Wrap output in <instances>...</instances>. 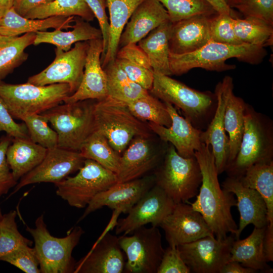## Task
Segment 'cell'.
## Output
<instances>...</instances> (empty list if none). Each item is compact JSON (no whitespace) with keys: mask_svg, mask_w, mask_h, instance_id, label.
<instances>
[{"mask_svg":"<svg viewBox=\"0 0 273 273\" xmlns=\"http://www.w3.org/2000/svg\"><path fill=\"white\" fill-rule=\"evenodd\" d=\"M144 0H106L109 13V40L106 53L101 61L104 68L115 60L121 33L138 6Z\"/></svg>","mask_w":273,"mask_h":273,"instance_id":"33","label":"cell"},{"mask_svg":"<svg viewBox=\"0 0 273 273\" xmlns=\"http://www.w3.org/2000/svg\"><path fill=\"white\" fill-rule=\"evenodd\" d=\"M155 185L154 174L128 181L117 183L93 198L77 223L90 213L104 206L127 214Z\"/></svg>","mask_w":273,"mask_h":273,"instance_id":"17","label":"cell"},{"mask_svg":"<svg viewBox=\"0 0 273 273\" xmlns=\"http://www.w3.org/2000/svg\"><path fill=\"white\" fill-rule=\"evenodd\" d=\"M154 175L155 185L175 204L188 203L196 196L202 182L200 168L195 156L181 157L171 144Z\"/></svg>","mask_w":273,"mask_h":273,"instance_id":"6","label":"cell"},{"mask_svg":"<svg viewBox=\"0 0 273 273\" xmlns=\"http://www.w3.org/2000/svg\"><path fill=\"white\" fill-rule=\"evenodd\" d=\"M102 38L89 40L83 75L77 89L66 97L64 103L85 100H101L107 97V77L102 66Z\"/></svg>","mask_w":273,"mask_h":273,"instance_id":"20","label":"cell"},{"mask_svg":"<svg viewBox=\"0 0 273 273\" xmlns=\"http://www.w3.org/2000/svg\"><path fill=\"white\" fill-rule=\"evenodd\" d=\"M132 233L118 237L127 258L124 272L157 273L165 252L159 229L157 226L144 225Z\"/></svg>","mask_w":273,"mask_h":273,"instance_id":"11","label":"cell"},{"mask_svg":"<svg viewBox=\"0 0 273 273\" xmlns=\"http://www.w3.org/2000/svg\"><path fill=\"white\" fill-rule=\"evenodd\" d=\"M214 94L216 108L206 130L201 131L200 138L202 143L211 146L217 172L220 174L225 171L228 165L230 145L224 125L225 100L219 82L215 86Z\"/></svg>","mask_w":273,"mask_h":273,"instance_id":"27","label":"cell"},{"mask_svg":"<svg viewBox=\"0 0 273 273\" xmlns=\"http://www.w3.org/2000/svg\"><path fill=\"white\" fill-rule=\"evenodd\" d=\"M235 236L222 239L206 236L178 246L182 259L191 272L219 273L229 261Z\"/></svg>","mask_w":273,"mask_h":273,"instance_id":"13","label":"cell"},{"mask_svg":"<svg viewBox=\"0 0 273 273\" xmlns=\"http://www.w3.org/2000/svg\"><path fill=\"white\" fill-rule=\"evenodd\" d=\"M211 17L196 15L172 23L169 38L170 53L176 55L190 53L210 41Z\"/></svg>","mask_w":273,"mask_h":273,"instance_id":"23","label":"cell"},{"mask_svg":"<svg viewBox=\"0 0 273 273\" xmlns=\"http://www.w3.org/2000/svg\"><path fill=\"white\" fill-rule=\"evenodd\" d=\"M219 83L225 100L224 128L229 134V139L230 152L227 167L235 159L240 147L247 103L235 95L232 77L225 76Z\"/></svg>","mask_w":273,"mask_h":273,"instance_id":"26","label":"cell"},{"mask_svg":"<svg viewBox=\"0 0 273 273\" xmlns=\"http://www.w3.org/2000/svg\"><path fill=\"white\" fill-rule=\"evenodd\" d=\"M79 152L84 159L94 160L115 174L117 173L120 155L99 131L95 130L85 140Z\"/></svg>","mask_w":273,"mask_h":273,"instance_id":"37","label":"cell"},{"mask_svg":"<svg viewBox=\"0 0 273 273\" xmlns=\"http://www.w3.org/2000/svg\"><path fill=\"white\" fill-rule=\"evenodd\" d=\"M233 26L238 39L243 44L264 47L272 42L273 26L264 21L252 17L233 19Z\"/></svg>","mask_w":273,"mask_h":273,"instance_id":"38","label":"cell"},{"mask_svg":"<svg viewBox=\"0 0 273 273\" xmlns=\"http://www.w3.org/2000/svg\"><path fill=\"white\" fill-rule=\"evenodd\" d=\"M89 47V41H79L68 51L55 49V58L46 68L29 77L28 83L44 86L55 83L69 84L71 95L81 82Z\"/></svg>","mask_w":273,"mask_h":273,"instance_id":"12","label":"cell"},{"mask_svg":"<svg viewBox=\"0 0 273 273\" xmlns=\"http://www.w3.org/2000/svg\"><path fill=\"white\" fill-rule=\"evenodd\" d=\"M35 35V32L16 36L0 34V80L27 59L25 50L33 44Z\"/></svg>","mask_w":273,"mask_h":273,"instance_id":"34","label":"cell"},{"mask_svg":"<svg viewBox=\"0 0 273 273\" xmlns=\"http://www.w3.org/2000/svg\"><path fill=\"white\" fill-rule=\"evenodd\" d=\"M25 124L30 139L47 149L58 146L56 131L48 125L47 119L41 114H33L21 119Z\"/></svg>","mask_w":273,"mask_h":273,"instance_id":"42","label":"cell"},{"mask_svg":"<svg viewBox=\"0 0 273 273\" xmlns=\"http://www.w3.org/2000/svg\"><path fill=\"white\" fill-rule=\"evenodd\" d=\"M0 261L7 262L25 273H40L39 262L34 247L25 245L3 257Z\"/></svg>","mask_w":273,"mask_h":273,"instance_id":"44","label":"cell"},{"mask_svg":"<svg viewBox=\"0 0 273 273\" xmlns=\"http://www.w3.org/2000/svg\"><path fill=\"white\" fill-rule=\"evenodd\" d=\"M15 0H0V19L12 7Z\"/></svg>","mask_w":273,"mask_h":273,"instance_id":"54","label":"cell"},{"mask_svg":"<svg viewBox=\"0 0 273 273\" xmlns=\"http://www.w3.org/2000/svg\"><path fill=\"white\" fill-rule=\"evenodd\" d=\"M125 260L119 238L107 233L77 262L74 273H122Z\"/></svg>","mask_w":273,"mask_h":273,"instance_id":"21","label":"cell"},{"mask_svg":"<svg viewBox=\"0 0 273 273\" xmlns=\"http://www.w3.org/2000/svg\"><path fill=\"white\" fill-rule=\"evenodd\" d=\"M53 16H77L87 22L95 18L84 0H53L31 10L24 17L41 19Z\"/></svg>","mask_w":273,"mask_h":273,"instance_id":"36","label":"cell"},{"mask_svg":"<svg viewBox=\"0 0 273 273\" xmlns=\"http://www.w3.org/2000/svg\"><path fill=\"white\" fill-rule=\"evenodd\" d=\"M171 119L169 127L149 122L150 130L165 143H169L177 153L184 158L195 156V152L201 147L202 130L195 127L188 119L180 116L171 104L164 102Z\"/></svg>","mask_w":273,"mask_h":273,"instance_id":"19","label":"cell"},{"mask_svg":"<svg viewBox=\"0 0 273 273\" xmlns=\"http://www.w3.org/2000/svg\"><path fill=\"white\" fill-rule=\"evenodd\" d=\"M151 94L181 110L185 118L197 129L207 128L217 106L215 94L201 92L172 78L170 76L154 72Z\"/></svg>","mask_w":273,"mask_h":273,"instance_id":"4","label":"cell"},{"mask_svg":"<svg viewBox=\"0 0 273 273\" xmlns=\"http://www.w3.org/2000/svg\"><path fill=\"white\" fill-rule=\"evenodd\" d=\"M103 69L107 77V97L126 103L149 93L130 80L115 60Z\"/></svg>","mask_w":273,"mask_h":273,"instance_id":"35","label":"cell"},{"mask_svg":"<svg viewBox=\"0 0 273 273\" xmlns=\"http://www.w3.org/2000/svg\"><path fill=\"white\" fill-rule=\"evenodd\" d=\"M4 131L13 138L30 139L25 124L18 123L9 113L7 106L0 97V132Z\"/></svg>","mask_w":273,"mask_h":273,"instance_id":"49","label":"cell"},{"mask_svg":"<svg viewBox=\"0 0 273 273\" xmlns=\"http://www.w3.org/2000/svg\"><path fill=\"white\" fill-rule=\"evenodd\" d=\"M256 272L253 269L246 267L240 263L229 261L222 267L219 273H254Z\"/></svg>","mask_w":273,"mask_h":273,"instance_id":"52","label":"cell"},{"mask_svg":"<svg viewBox=\"0 0 273 273\" xmlns=\"http://www.w3.org/2000/svg\"><path fill=\"white\" fill-rule=\"evenodd\" d=\"M13 138L6 134L0 138V197L8 193L18 183L14 177L6 159V152Z\"/></svg>","mask_w":273,"mask_h":273,"instance_id":"47","label":"cell"},{"mask_svg":"<svg viewBox=\"0 0 273 273\" xmlns=\"http://www.w3.org/2000/svg\"><path fill=\"white\" fill-rule=\"evenodd\" d=\"M273 161V123L268 116L247 104L244 128L238 154L225 171L228 176L240 177L249 167Z\"/></svg>","mask_w":273,"mask_h":273,"instance_id":"3","label":"cell"},{"mask_svg":"<svg viewBox=\"0 0 273 273\" xmlns=\"http://www.w3.org/2000/svg\"><path fill=\"white\" fill-rule=\"evenodd\" d=\"M190 269L182 259L178 246L165 249L157 273H190Z\"/></svg>","mask_w":273,"mask_h":273,"instance_id":"48","label":"cell"},{"mask_svg":"<svg viewBox=\"0 0 273 273\" xmlns=\"http://www.w3.org/2000/svg\"><path fill=\"white\" fill-rule=\"evenodd\" d=\"M213 7L218 14H224L232 15L231 8L224 0H207Z\"/></svg>","mask_w":273,"mask_h":273,"instance_id":"53","label":"cell"},{"mask_svg":"<svg viewBox=\"0 0 273 273\" xmlns=\"http://www.w3.org/2000/svg\"><path fill=\"white\" fill-rule=\"evenodd\" d=\"M159 226L164 231L169 246H178L206 236H214L202 215L187 203H176Z\"/></svg>","mask_w":273,"mask_h":273,"instance_id":"16","label":"cell"},{"mask_svg":"<svg viewBox=\"0 0 273 273\" xmlns=\"http://www.w3.org/2000/svg\"><path fill=\"white\" fill-rule=\"evenodd\" d=\"M221 187L237 197L236 206L240 213V220L235 239H239L244 229L250 224L257 228L266 226L267 208L258 191L243 186L238 178L230 176L225 179Z\"/></svg>","mask_w":273,"mask_h":273,"instance_id":"22","label":"cell"},{"mask_svg":"<svg viewBox=\"0 0 273 273\" xmlns=\"http://www.w3.org/2000/svg\"><path fill=\"white\" fill-rule=\"evenodd\" d=\"M115 60L130 80L148 91L151 89L154 79L152 69L123 58H115Z\"/></svg>","mask_w":273,"mask_h":273,"instance_id":"45","label":"cell"},{"mask_svg":"<svg viewBox=\"0 0 273 273\" xmlns=\"http://www.w3.org/2000/svg\"><path fill=\"white\" fill-rule=\"evenodd\" d=\"M53 0H15L13 8L20 15L24 17L31 10L48 4Z\"/></svg>","mask_w":273,"mask_h":273,"instance_id":"51","label":"cell"},{"mask_svg":"<svg viewBox=\"0 0 273 273\" xmlns=\"http://www.w3.org/2000/svg\"><path fill=\"white\" fill-rule=\"evenodd\" d=\"M75 16H53L45 19H29L18 14L13 7L0 19V34L16 36L27 33L46 31L49 28H72Z\"/></svg>","mask_w":273,"mask_h":273,"instance_id":"28","label":"cell"},{"mask_svg":"<svg viewBox=\"0 0 273 273\" xmlns=\"http://www.w3.org/2000/svg\"><path fill=\"white\" fill-rule=\"evenodd\" d=\"M94 114L96 130L102 133L119 154L134 137L149 138L152 131L148 124L131 113L125 103L109 97L95 102Z\"/></svg>","mask_w":273,"mask_h":273,"instance_id":"5","label":"cell"},{"mask_svg":"<svg viewBox=\"0 0 273 273\" xmlns=\"http://www.w3.org/2000/svg\"><path fill=\"white\" fill-rule=\"evenodd\" d=\"M148 139L144 136L134 137L123 151L116 173L117 183L143 177L160 164L167 149H155Z\"/></svg>","mask_w":273,"mask_h":273,"instance_id":"18","label":"cell"},{"mask_svg":"<svg viewBox=\"0 0 273 273\" xmlns=\"http://www.w3.org/2000/svg\"><path fill=\"white\" fill-rule=\"evenodd\" d=\"M85 159L79 151L68 150L58 147L48 149L42 161L20 179L9 196L30 184L39 183H52L55 184L59 182L69 174L79 170Z\"/></svg>","mask_w":273,"mask_h":273,"instance_id":"15","label":"cell"},{"mask_svg":"<svg viewBox=\"0 0 273 273\" xmlns=\"http://www.w3.org/2000/svg\"><path fill=\"white\" fill-rule=\"evenodd\" d=\"M169 21L167 11L158 0H144L126 24L120 37L119 49L128 44L137 43L156 28Z\"/></svg>","mask_w":273,"mask_h":273,"instance_id":"24","label":"cell"},{"mask_svg":"<svg viewBox=\"0 0 273 273\" xmlns=\"http://www.w3.org/2000/svg\"><path fill=\"white\" fill-rule=\"evenodd\" d=\"M233 8L245 17L257 18L273 26V0H240Z\"/></svg>","mask_w":273,"mask_h":273,"instance_id":"46","label":"cell"},{"mask_svg":"<svg viewBox=\"0 0 273 273\" xmlns=\"http://www.w3.org/2000/svg\"><path fill=\"white\" fill-rule=\"evenodd\" d=\"M264 47L251 44L232 45L210 40L200 49L188 54L169 53L172 75H180L192 69L200 68L209 71H223L235 68L225 63L231 58L251 64L261 63L266 55Z\"/></svg>","mask_w":273,"mask_h":273,"instance_id":"2","label":"cell"},{"mask_svg":"<svg viewBox=\"0 0 273 273\" xmlns=\"http://www.w3.org/2000/svg\"><path fill=\"white\" fill-rule=\"evenodd\" d=\"M175 23L196 15L212 16L218 14L207 0H158Z\"/></svg>","mask_w":273,"mask_h":273,"instance_id":"40","label":"cell"},{"mask_svg":"<svg viewBox=\"0 0 273 273\" xmlns=\"http://www.w3.org/2000/svg\"><path fill=\"white\" fill-rule=\"evenodd\" d=\"M93 12L98 22L102 34L103 50L101 61L103 59L108 48L109 40V21L106 12V0H84Z\"/></svg>","mask_w":273,"mask_h":273,"instance_id":"50","label":"cell"},{"mask_svg":"<svg viewBox=\"0 0 273 273\" xmlns=\"http://www.w3.org/2000/svg\"><path fill=\"white\" fill-rule=\"evenodd\" d=\"M175 204L163 190L155 185L132 207L125 217L117 221L116 235H129L148 223L158 227L172 211Z\"/></svg>","mask_w":273,"mask_h":273,"instance_id":"14","label":"cell"},{"mask_svg":"<svg viewBox=\"0 0 273 273\" xmlns=\"http://www.w3.org/2000/svg\"><path fill=\"white\" fill-rule=\"evenodd\" d=\"M34 228L26 226L34 242V250L39 262L41 273H72L76 262L72 256L84 231L80 226L71 229L66 236H53L44 221L43 214L35 221Z\"/></svg>","mask_w":273,"mask_h":273,"instance_id":"7","label":"cell"},{"mask_svg":"<svg viewBox=\"0 0 273 273\" xmlns=\"http://www.w3.org/2000/svg\"><path fill=\"white\" fill-rule=\"evenodd\" d=\"M234 17L231 15L217 14L211 17L209 31L211 40L224 44L239 45L242 43L237 38L233 26Z\"/></svg>","mask_w":273,"mask_h":273,"instance_id":"43","label":"cell"},{"mask_svg":"<svg viewBox=\"0 0 273 273\" xmlns=\"http://www.w3.org/2000/svg\"><path fill=\"white\" fill-rule=\"evenodd\" d=\"M125 104L131 113L142 121H148L166 127L171 124V119L164 103L149 93Z\"/></svg>","mask_w":273,"mask_h":273,"instance_id":"39","label":"cell"},{"mask_svg":"<svg viewBox=\"0 0 273 273\" xmlns=\"http://www.w3.org/2000/svg\"><path fill=\"white\" fill-rule=\"evenodd\" d=\"M94 100L64 103L41 113L57 133L58 147L79 151L85 140L96 130Z\"/></svg>","mask_w":273,"mask_h":273,"instance_id":"9","label":"cell"},{"mask_svg":"<svg viewBox=\"0 0 273 273\" xmlns=\"http://www.w3.org/2000/svg\"><path fill=\"white\" fill-rule=\"evenodd\" d=\"M48 149L30 139L13 138L6 159L14 178L18 181L44 159Z\"/></svg>","mask_w":273,"mask_h":273,"instance_id":"30","label":"cell"},{"mask_svg":"<svg viewBox=\"0 0 273 273\" xmlns=\"http://www.w3.org/2000/svg\"><path fill=\"white\" fill-rule=\"evenodd\" d=\"M74 22L70 31H63L59 29L53 31L36 32L33 45L50 43L57 48L68 51L71 49L73 44L77 42L102 38L101 30L92 26L89 22L80 17H75Z\"/></svg>","mask_w":273,"mask_h":273,"instance_id":"32","label":"cell"},{"mask_svg":"<svg viewBox=\"0 0 273 273\" xmlns=\"http://www.w3.org/2000/svg\"><path fill=\"white\" fill-rule=\"evenodd\" d=\"M117 183L116 174L96 161L85 159L74 176L55 183L56 194L72 207H86L99 193Z\"/></svg>","mask_w":273,"mask_h":273,"instance_id":"10","label":"cell"},{"mask_svg":"<svg viewBox=\"0 0 273 273\" xmlns=\"http://www.w3.org/2000/svg\"><path fill=\"white\" fill-rule=\"evenodd\" d=\"M265 227H254L252 233L246 238L235 239L229 261H234L242 265L256 271L270 272L272 269L267 264L265 248Z\"/></svg>","mask_w":273,"mask_h":273,"instance_id":"29","label":"cell"},{"mask_svg":"<svg viewBox=\"0 0 273 273\" xmlns=\"http://www.w3.org/2000/svg\"><path fill=\"white\" fill-rule=\"evenodd\" d=\"M16 215V211L12 210L3 214L0 218V260L21 246L32 244L19 231Z\"/></svg>","mask_w":273,"mask_h":273,"instance_id":"41","label":"cell"},{"mask_svg":"<svg viewBox=\"0 0 273 273\" xmlns=\"http://www.w3.org/2000/svg\"><path fill=\"white\" fill-rule=\"evenodd\" d=\"M172 24L170 21L163 23L138 42L146 54L153 72L168 76L172 75L169 49Z\"/></svg>","mask_w":273,"mask_h":273,"instance_id":"31","label":"cell"},{"mask_svg":"<svg viewBox=\"0 0 273 273\" xmlns=\"http://www.w3.org/2000/svg\"><path fill=\"white\" fill-rule=\"evenodd\" d=\"M228 5L231 8L236 5L240 0H224Z\"/></svg>","mask_w":273,"mask_h":273,"instance_id":"55","label":"cell"},{"mask_svg":"<svg viewBox=\"0 0 273 273\" xmlns=\"http://www.w3.org/2000/svg\"><path fill=\"white\" fill-rule=\"evenodd\" d=\"M2 215H3V214H2L1 209V208H0V218L2 217Z\"/></svg>","mask_w":273,"mask_h":273,"instance_id":"56","label":"cell"},{"mask_svg":"<svg viewBox=\"0 0 273 273\" xmlns=\"http://www.w3.org/2000/svg\"><path fill=\"white\" fill-rule=\"evenodd\" d=\"M241 184L258 191L262 197L267 208L264 247L267 256L273 254V161L258 163L248 168L238 178Z\"/></svg>","mask_w":273,"mask_h":273,"instance_id":"25","label":"cell"},{"mask_svg":"<svg viewBox=\"0 0 273 273\" xmlns=\"http://www.w3.org/2000/svg\"><path fill=\"white\" fill-rule=\"evenodd\" d=\"M195 156L200 168L202 182L195 201L187 203L202 215L216 239H224L229 234L235 236L238 225L231 209L236 206L237 200L219 184L211 146L202 143Z\"/></svg>","mask_w":273,"mask_h":273,"instance_id":"1","label":"cell"},{"mask_svg":"<svg viewBox=\"0 0 273 273\" xmlns=\"http://www.w3.org/2000/svg\"><path fill=\"white\" fill-rule=\"evenodd\" d=\"M71 95L68 84L61 83L44 86L28 82L10 84L0 80V97L15 119L41 114L59 105Z\"/></svg>","mask_w":273,"mask_h":273,"instance_id":"8","label":"cell"}]
</instances>
